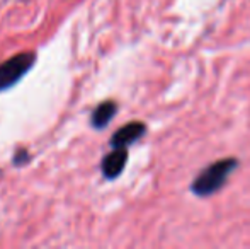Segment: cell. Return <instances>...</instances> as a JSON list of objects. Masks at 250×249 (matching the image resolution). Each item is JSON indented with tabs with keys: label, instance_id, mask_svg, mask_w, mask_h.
I'll return each instance as SVG.
<instances>
[{
	"label": "cell",
	"instance_id": "obj_1",
	"mask_svg": "<svg viewBox=\"0 0 250 249\" xmlns=\"http://www.w3.org/2000/svg\"><path fill=\"white\" fill-rule=\"evenodd\" d=\"M238 160L233 157H227V159H220L216 162L209 164L203 173L192 183V193L196 196H211L225 186L228 176L237 169Z\"/></svg>",
	"mask_w": 250,
	"mask_h": 249
},
{
	"label": "cell",
	"instance_id": "obj_4",
	"mask_svg": "<svg viewBox=\"0 0 250 249\" xmlns=\"http://www.w3.org/2000/svg\"><path fill=\"white\" fill-rule=\"evenodd\" d=\"M126 162H128V150L123 149V147L114 149L111 154H107V156L102 159V164H101L102 174H104L107 180H114V178H118L119 174L123 173Z\"/></svg>",
	"mask_w": 250,
	"mask_h": 249
},
{
	"label": "cell",
	"instance_id": "obj_6",
	"mask_svg": "<svg viewBox=\"0 0 250 249\" xmlns=\"http://www.w3.org/2000/svg\"><path fill=\"white\" fill-rule=\"evenodd\" d=\"M27 157H29V156H27L26 150H21L19 156H17L16 159H14V162H16V164H21V162H22V160H27Z\"/></svg>",
	"mask_w": 250,
	"mask_h": 249
},
{
	"label": "cell",
	"instance_id": "obj_2",
	"mask_svg": "<svg viewBox=\"0 0 250 249\" xmlns=\"http://www.w3.org/2000/svg\"><path fill=\"white\" fill-rule=\"evenodd\" d=\"M36 55L33 51H26V53L14 55L12 58L5 60L0 65V91H5L17 84L26 72L34 65Z\"/></svg>",
	"mask_w": 250,
	"mask_h": 249
},
{
	"label": "cell",
	"instance_id": "obj_3",
	"mask_svg": "<svg viewBox=\"0 0 250 249\" xmlns=\"http://www.w3.org/2000/svg\"><path fill=\"white\" fill-rule=\"evenodd\" d=\"M146 132V126L142 121H131V123L125 125L123 128H119L114 135L111 136V145L114 149H128L131 143H135L136 140H140Z\"/></svg>",
	"mask_w": 250,
	"mask_h": 249
},
{
	"label": "cell",
	"instance_id": "obj_5",
	"mask_svg": "<svg viewBox=\"0 0 250 249\" xmlns=\"http://www.w3.org/2000/svg\"><path fill=\"white\" fill-rule=\"evenodd\" d=\"M116 110H118V104H116L114 101H104V103H101L99 106L94 110L92 125L96 126V128H104V126L114 118Z\"/></svg>",
	"mask_w": 250,
	"mask_h": 249
}]
</instances>
